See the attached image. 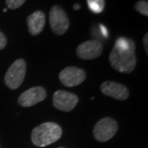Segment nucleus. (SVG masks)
<instances>
[{
    "label": "nucleus",
    "instance_id": "nucleus-1",
    "mask_svg": "<svg viewBox=\"0 0 148 148\" xmlns=\"http://www.w3.org/2000/svg\"><path fill=\"white\" fill-rule=\"evenodd\" d=\"M135 49V43L132 40L126 37L119 38L110 54L111 66L119 73H132L137 64Z\"/></svg>",
    "mask_w": 148,
    "mask_h": 148
},
{
    "label": "nucleus",
    "instance_id": "nucleus-4",
    "mask_svg": "<svg viewBox=\"0 0 148 148\" xmlns=\"http://www.w3.org/2000/svg\"><path fill=\"white\" fill-rule=\"evenodd\" d=\"M119 128L118 123L112 118H103L96 123L93 129L95 138L101 143H105L113 138Z\"/></svg>",
    "mask_w": 148,
    "mask_h": 148
},
{
    "label": "nucleus",
    "instance_id": "nucleus-9",
    "mask_svg": "<svg viewBox=\"0 0 148 148\" xmlns=\"http://www.w3.org/2000/svg\"><path fill=\"white\" fill-rule=\"evenodd\" d=\"M103 52V45L101 41L92 40L82 43L77 49V54L82 59H93L101 56Z\"/></svg>",
    "mask_w": 148,
    "mask_h": 148
},
{
    "label": "nucleus",
    "instance_id": "nucleus-8",
    "mask_svg": "<svg viewBox=\"0 0 148 148\" xmlns=\"http://www.w3.org/2000/svg\"><path fill=\"white\" fill-rule=\"evenodd\" d=\"M46 90L42 86H34L28 89L18 97V103L23 107H31L46 98Z\"/></svg>",
    "mask_w": 148,
    "mask_h": 148
},
{
    "label": "nucleus",
    "instance_id": "nucleus-12",
    "mask_svg": "<svg viewBox=\"0 0 148 148\" xmlns=\"http://www.w3.org/2000/svg\"><path fill=\"white\" fill-rule=\"evenodd\" d=\"M90 10L94 13H101L105 8V0H86Z\"/></svg>",
    "mask_w": 148,
    "mask_h": 148
},
{
    "label": "nucleus",
    "instance_id": "nucleus-5",
    "mask_svg": "<svg viewBox=\"0 0 148 148\" xmlns=\"http://www.w3.org/2000/svg\"><path fill=\"white\" fill-rule=\"evenodd\" d=\"M49 24L55 34L64 35L69 30V19L65 11L59 6H53L49 12Z\"/></svg>",
    "mask_w": 148,
    "mask_h": 148
},
{
    "label": "nucleus",
    "instance_id": "nucleus-2",
    "mask_svg": "<svg viewBox=\"0 0 148 148\" xmlns=\"http://www.w3.org/2000/svg\"><path fill=\"white\" fill-rule=\"evenodd\" d=\"M62 128L53 122H46L36 127L32 132V141L34 145L44 147L58 141L62 137Z\"/></svg>",
    "mask_w": 148,
    "mask_h": 148
},
{
    "label": "nucleus",
    "instance_id": "nucleus-16",
    "mask_svg": "<svg viewBox=\"0 0 148 148\" xmlns=\"http://www.w3.org/2000/svg\"><path fill=\"white\" fill-rule=\"evenodd\" d=\"M147 37H148L147 34H146V35L144 36V37H143V45H144V46H145V49H146V52H147V53L148 52V50H147V47H148V45H147V40H148Z\"/></svg>",
    "mask_w": 148,
    "mask_h": 148
},
{
    "label": "nucleus",
    "instance_id": "nucleus-3",
    "mask_svg": "<svg viewBox=\"0 0 148 148\" xmlns=\"http://www.w3.org/2000/svg\"><path fill=\"white\" fill-rule=\"evenodd\" d=\"M26 72L27 64L25 60L22 58L16 60L6 73L4 81L7 86L12 90L17 89L25 79Z\"/></svg>",
    "mask_w": 148,
    "mask_h": 148
},
{
    "label": "nucleus",
    "instance_id": "nucleus-17",
    "mask_svg": "<svg viewBox=\"0 0 148 148\" xmlns=\"http://www.w3.org/2000/svg\"><path fill=\"white\" fill-rule=\"evenodd\" d=\"M101 31L103 32V34L105 35V36H107V30H106V28L104 26H101Z\"/></svg>",
    "mask_w": 148,
    "mask_h": 148
},
{
    "label": "nucleus",
    "instance_id": "nucleus-18",
    "mask_svg": "<svg viewBox=\"0 0 148 148\" xmlns=\"http://www.w3.org/2000/svg\"><path fill=\"white\" fill-rule=\"evenodd\" d=\"M73 8L75 10H77V9H80V8H81V7H80L79 4H75L73 7Z\"/></svg>",
    "mask_w": 148,
    "mask_h": 148
},
{
    "label": "nucleus",
    "instance_id": "nucleus-6",
    "mask_svg": "<svg viewBox=\"0 0 148 148\" xmlns=\"http://www.w3.org/2000/svg\"><path fill=\"white\" fill-rule=\"evenodd\" d=\"M78 96L65 90H57L53 96V104L55 108L69 112L73 110L78 103Z\"/></svg>",
    "mask_w": 148,
    "mask_h": 148
},
{
    "label": "nucleus",
    "instance_id": "nucleus-7",
    "mask_svg": "<svg viewBox=\"0 0 148 148\" xmlns=\"http://www.w3.org/2000/svg\"><path fill=\"white\" fill-rule=\"evenodd\" d=\"M86 79V73L83 69L77 67H68L59 73L60 82L66 86L72 87L82 83Z\"/></svg>",
    "mask_w": 148,
    "mask_h": 148
},
{
    "label": "nucleus",
    "instance_id": "nucleus-20",
    "mask_svg": "<svg viewBox=\"0 0 148 148\" xmlns=\"http://www.w3.org/2000/svg\"><path fill=\"white\" fill-rule=\"evenodd\" d=\"M59 148H64V147H59Z\"/></svg>",
    "mask_w": 148,
    "mask_h": 148
},
{
    "label": "nucleus",
    "instance_id": "nucleus-11",
    "mask_svg": "<svg viewBox=\"0 0 148 148\" xmlns=\"http://www.w3.org/2000/svg\"><path fill=\"white\" fill-rule=\"evenodd\" d=\"M29 32L32 36H37L42 32L45 25V15L41 11L33 12L27 19Z\"/></svg>",
    "mask_w": 148,
    "mask_h": 148
},
{
    "label": "nucleus",
    "instance_id": "nucleus-13",
    "mask_svg": "<svg viewBox=\"0 0 148 148\" xmlns=\"http://www.w3.org/2000/svg\"><path fill=\"white\" fill-rule=\"evenodd\" d=\"M135 8L136 10L139 12L140 13H142L144 16H148V3L147 1L142 0V1H138V3L135 4Z\"/></svg>",
    "mask_w": 148,
    "mask_h": 148
},
{
    "label": "nucleus",
    "instance_id": "nucleus-19",
    "mask_svg": "<svg viewBox=\"0 0 148 148\" xmlns=\"http://www.w3.org/2000/svg\"><path fill=\"white\" fill-rule=\"evenodd\" d=\"M3 12H7V9H6V8H4V9H3Z\"/></svg>",
    "mask_w": 148,
    "mask_h": 148
},
{
    "label": "nucleus",
    "instance_id": "nucleus-15",
    "mask_svg": "<svg viewBox=\"0 0 148 148\" xmlns=\"http://www.w3.org/2000/svg\"><path fill=\"white\" fill-rule=\"evenodd\" d=\"M7 45V38L3 32H0V50L4 49Z\"/></svg>",
    "mask_w": 148,
    "mask_h": 148
},
{
    "label": "nucleus",
    "instance_id": "nucleus-14",
    "mask_svg": "<svg viewBox=\"0 0 148 148\" xmlns=\"http://www.w3.org/2000/svg\"><path fill=\"white\" fill-rule=\"evenodd\" d=\"M26 0H6V3L8 8L10 9H16L20 8Z\"/></svg>",
    "mask_w": 148,
    "mask_h": 148
},
{
    "label": "nucleus",
    "instance_id": "nucleus-10",
    "mask_svg": "<svg viewBox=\"0 0 148 148\" xmlns=\"http://www.w3.org/2000/svg\"><path fill=\"white\" fill-rule=\"evenodd\" d=\"M101 90L104 95L119 101H125L129 96V91L127 87L115 82L106 81L103 82L101 86Z\"/></svg>",
    "mask_w": 148,
    "mask_h": 148
}]
</instances>
